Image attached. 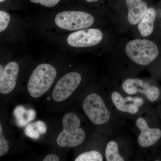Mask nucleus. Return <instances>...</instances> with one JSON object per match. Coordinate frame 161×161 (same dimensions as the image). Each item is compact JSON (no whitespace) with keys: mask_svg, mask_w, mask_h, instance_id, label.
Returning a JSON list of instances; mask_svg holds the SVG:
<instances>
[{"mask_svg":"<svg viewBox=\"0 0 161 161\" xmlns=\"http://www.w3.org/2000/svg\"><path fill=\"white\" fill-rule=\"evenodd\" d=\"M55 23L61 29L78 31L92 26L94 23V19L92 15L85 12L63 11L56 15Z\"/></svg>","mask_w":161,"mask_h":161,"instance_id":"obj_4","label":"nucleus"},{"mask_svg":"<svg viewBox=\"0 0 161 161\" xmlns=\"http://www.w3.org/2000/svg\"><path fill=\"white\" fill-rule=\"evenodd\" d=\"M85 1L89 2V3H95V2H97L98 0H85Z\"/></svg>","mask_w":161,"mask_h":161,"instance_id":"obj_22","label":"nucleus"},{"mask_svg":"<svg viewBox=\"0 0 161 161\" xmlns=\"http://www.w3.org/2000/svg\"><path fill=\"white\" fill-rule=\"evenodd\" d=\"M128 8L129 23L135 25L139 23L148 10V6L142 0H125Z\"/></svg>","mask_w":161,"mask_h":161,"instance_id":"obj_11","label":"nucleus"},{"mask_svg":"<svg viewBox=\"0 0 161 161\" xmlns=\"http://www.w3.org/2000/svg\"><path fill=\"white\" fill-rule=\"evenodd\" d=\"M135 97L128 96L124 98L121 94L114 92L111 95L112 103L117 110L122 112H126L134 115L139 111V107L134 102Z\"/></svg>","mask_w":161,"mask_h":161,"instance_id":"obj_12","label":"nucleus"},{"mask_svg":"<svg viewBox=\"0 0 161 161\" xmlns=\"http://www.w3.org/2000/svg\"><path fill=\"white\" fill-rule=\"evenodd\" d=\"M32 3H39L47 7H53L57 5L60 0H30Z\"/></svg>","mask_w":161,"mask_h":161,"instance_id":"obj_19","label":"nucleus"},{"mask_svg":"<svg viewBox=\"0 0 161 161\" xmlns=\"http://www.w3.org/2000/svg\"><path fill=\"white\" fill-rule=\"evenodd\" d=\"M3 70H4V69H3V66L2 65H0V75L3 73Z\"/></svg>","mask_w":161,"mask_h":161,"instance_id":"obj_21","label":"nucleus"},{"mask_svg":"<svg viewBox=\"0 0 161 161\" xmlns=\"http://www.w3.org/2000/svg\"><path fill=\"white\" fill-rule=\"evenodd\" d=\"M63 130L57 137V143L61 147L74 148L82 143L85 139V133L80 128V120L74 113H68L64 116Z\"/></svg>","mask_w":161,"mask_h":161,"instance_id":"obj_2","label":"nucleus"},{"mask_svg":"<svg viewBox=\"0 0 161 161\" xmlns=\"http://www.w3.org/2000/svg\"><path fill=\"white\" fill-rule=\"evenodd\" d=\"M43 161H59L60 159L58 156L54 154H50L47 156L43 160Z\"/></svg>","mask_w":161,"mask_h":161,"instance_id":"obj_20","label":"nucleus"},{"mask_svg":"<svg viewBox=\"0 0 161 161\" xmlns=\"http://www.w3.org/2000/svg\"><path fill=\"white\" fill-rule=\"evenodd\" d=\"M46 125L42 121H37L34 123L29 124L25 129V134L31 138L37 139L40 134L46 132Z\"/></svg>","mask_w":161,"mask_h":161,"instance_id":"obj_14","label":"nucleus"},{"mask_svg":"<svg viewBox=\"0 0 161 161\" xmlns=\"http://www.w3.org/2000/svg\"><path fill=\"white\" fill-rule=\"evenodd\" d=\"M10 21V16L6 12L0 11V32H2L6 29Z\"/></svg>","mask_w":161,"mask_h":161,"instance_id":"obj_18","label":"nucleus"},{"mask_svg":"<svg viewBox=\"0 0 161 161\" xmlns=\"http://www.w3.org/2000/svg\"><path fill=\"white\" fill-rule=\"evenodd\" d=\"M57 71L48 64H42L37 66L30 77L27 89L33 98H38L46 93L54 81Z\"/></svg>","mask_w":161,"mask_h":161,"instance_id":"obj_1","label":"nucleus"},{"mask_svg":"<svg viewBox=\"0 0 161 161\" xmlns=\"http://www.w3.org/2000/svg\"><path fill=\"white\" fill-rule=\"evenodd\" d=\"M156 12L153 8H149L139 23L138 29L142 36L147 37L152 33Z\"/></svg>","mask_w":161,"mask_h":161,"instance_id":"obj_13","label":"nucleus"},{"mask_svg":"<svg viewBox=\"0 0 161 161\" xmlns=\"http://www.w3.org/2000/svg\"><path fill=\"white\" fill-rule=\"evenodd\" d=\"M122 87L125 93L129 95H134L140 93L146 96L151 102L157 100L160 95L157 87L150 86L142 80L138 78H128L122 84Z\"/></svg>","mask_w":161,"mask_h":161,"instance_id":"obj_8","label":"nucleus"},{"mask_svg":"<svg viewBox=\"0 0 161 161\" xmlns=\"http://www.w3.org/2000/svg\"><path fill=\"white\" fill-rule=\"evenodd\" d=\"M103 158L100 153L95 150L83 153L78 155L75 161H102Z\"/></svg>","mask_w":161,"mask_h":161,"instance_id":"obj_16","label":"nucleus"},{"mask_svg":"<svg viewBox=\"0 0 161 161\" xmlns=\"http://www.w3.org/2000/svg\"><path fill=\"white\" fill-rule=\"evenodd\" d=\"M19 67L17 63L12 61L6 64L0 75V92L3 95L9 94L16 86Z\"/></svg>","mask_w":161,"mask_h":161,"instance_id":"obj_10","label":"nucleus"},{"mask_svg":"<svg viewBox=\"0 0 161 161\" xmlns=\"http://www.w3.org/2000/svg\"><path fill=\"white\" fill-rule=\"evenodd\" d=\"M82 108L88 118L95 125H103L109 120V111L102 98L96 93L90 94L85 98Z\"/></svg>","mask_w":161,"mask_h":161,"instance_id":"obj_5","label":"nucleus"},{"mask_svg":"<svg viewBox=\"0 0 161 161\" xmlns=\"http://www.w3.org/2000/svg\"><path fill=\"white\" fill-rule=\"evenodd\" d=\"M127 56L139 65L150 64L158 55V49L155 43L147 39H135L128 42L125 47Z\"/></svg>","mask_w":161,"mask_h":161,"instance_id":"obj_3","label":"nucleus"},{"mask_svg":"<svg viewBox=\"0 0 161 161\" xmlns=\"http://www.w3.org/2000/svg\"><path fill=\"white\" fill-rule=\"evenodd\" d=\"M81 76L77 72H70L64 75L55 86L52 98L56 102L66 100L78 87L81 81Z\"/></svg>","mask_w":161,"mask_h":161,"instance_id":"obj_6","label":"nucleus"},{"mask_svg":"<svg viewBox=\"0 0 161 161\" xmlns=\"http://www.w3.org/2000/svg\"><path fill=\"white\" fill-rule=\"evenodd\" d=\"M103 36L102 33L99 29L92 28L82 30L70 34L67 42L69 45L73 47H90L99 44Z\"/></svg>","mask_w":161,"mask_h":161,"instance_id":"obj_7","label":"nucleus"},{"mask_svg":"<svg viewBox=\"0 0 161 161\" xmlns=\"http://www.w3.org/2000/svg\"><path fill=\"white\" fill-rule=\"evenodd\" d=\"M136 125L141 133L138 137V143L141 147L147 148L155 144L161 138V130L158 128H150L146 119L137 118Z\"/></svg>","mask_w":161,"mask_h":161,"instance_id":"obj_9","label":"nucleus"},{"mask_svg":"<svg viewBox=\"0 0 161 161\" xmlns=\"http://www.w3.org/2000/svg\"><path fill=\"white\" fill-rule=\"evenodd\" d=\"M4 1H5V0H0V2L2 3V2H4Z\"/></svg>","mask_w":161,"mask_h":161,"instance_id":"obj_23","label":"nucleus"},{"mask_svg":"<svg viewBox=\"0 0 161 161\" xmlns=\"http://www.w3.org/2000/svg\"><path fill=\"white\" fill-rule=\"evenodd\" d=\"M105 156L107 161H125L119 153L118 144L115 141H110L107 144Z\"/></svg>","mask_w":161,"mask_h":161,"instance_id":"obj_15","label":"nucleus"},{"mask_svg":"<svg viewBox=\"0 0 161 161\" xmlns=\"http://www.w3.org/2000/svg\"><path fill=\"white\" fill-rule=\"evenodd\" d=\"M9 142L6 140L3 134L2 125H0V156H3L8 152L9 149Z\"/></svg>","mask_w":161,"mask_h":161,"instance_id":"obj_17","label":"nucleus"}]
</instances>
